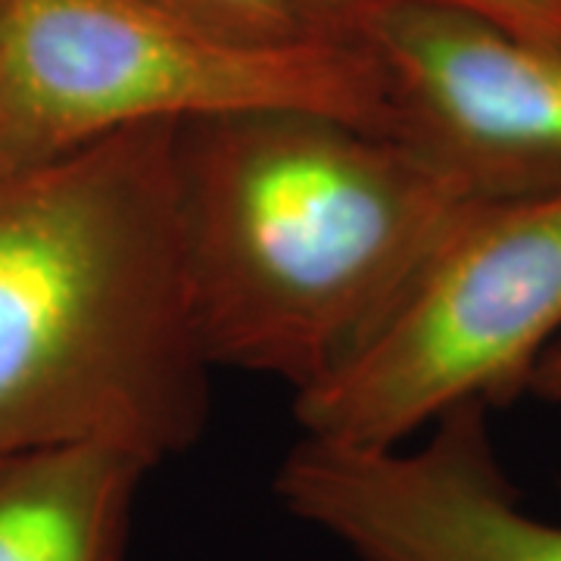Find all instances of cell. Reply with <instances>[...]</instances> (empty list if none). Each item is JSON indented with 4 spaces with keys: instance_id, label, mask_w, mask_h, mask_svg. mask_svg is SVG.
Returning <instances> with one entry per match:
<instances>
[{
    "instance_id": "obj_1",
    "label": "cell",
    "mask_w": 561,
    "mask_h": 561,
    "mask_svg": "<svg viewBox=\"0 0 561 561\" xmlns=\"http://www.w3.org/2000/svg\"><path fill=\"white\" fill-rule=\"evenodd\" d=\"M172 122L0 172V459L72 443L157 468L201 440L213 362Z\"/></svg>"
},
{
    "instance_id": "obj_5",
    "label": "cell",
    "mask_w": 561,
    "mask_h": 561,
    "mask_svg": "<svg viewBox=\"0 0 561 561\" xmlns=\"http://www.w3.org/2000/svg\"><path fill=\"white\" fill-rule=\"evenodd\" d=\"M381 94L383 131L474 203L561 191V41L449 0H390L334 32Z\"/></svg>"
},
{
    "instance_id": "obj_3",
    "label": "cell",
    "mask_w": 561,
    "mask_h": 561,
    "mask_svg": "<svg viewBox=\"0 0 561 561\" xmlns=\"http://www.w3.org/2000/svg\"><path fill=\"white\" fill-rule=\"evenodd\" d=\"M272 106L383 131L375 72L341 35L260 47L140 0H0V172L140 125Z\"/></svg>"
},
{
    "instance_id": "obj_6",
    "label": "cell",
    "mask_w": 561,
    "mask_h": 561,
    "mask_svg": "<svg viewBox=\"0 0 561 561\" xmlns=\"http://www.w3.org/2000/svg\"><path fill=\"white\" fill-rule=\"evenodd\" d=\"M275 493L353 561H561V524L522 505L483 402L453 409L415 446L302 437Z\"/></svg>"
},
{
    "instance_id": "obj_9",
    "label": "cell",
    "mask_w": 561,
    "mask_h": 561,
    "mask_svg": "<svg viewBox=\"0 0 561 561\" xmlns=\"http://www.w3.org/2000/svg\"><path fill=\"white\" fill-rule=\"evenodd\" d=\"M302 3L321 32L334 35L350 16L390 0H302ZM449 3H461L508 25H518L524 32L561 41V0H449Z\"/></svg>"
},
{
    "instance_id": "obj_10",
    "label": "cell",
    "mask_w": 561,
    "mask_h": 561,
    "mask_svg": "<svg viewBox=\"0 0 561 561\" xmlns=\"http://www.w3.org/2000/svg\"><path fill=\"white\" fill-rule=\"evenodd\" d=\"M527 390L546 402H561V337L542 353Z\"/></svg>"
},
{
    "instance_id": "obj_2",
    "label": "cell",
    "mask_w": 561,
    "mask_h": 561,
    "mask_svg": "<svg viewBox=\"0 0 561 561\" xmlns=\"http://www.w3.org/2000/svg\"><path fill=\"white\" fill-rule=\"evenodd\" d=\"M175 179L213 368L294 393L350 359L481 206L393 135L300 106L181 122Z\"/></svg>"
},
{
    "instance_id": "obj_8",
    "label": "cell",
    "mask_w": 561,
    "mask_h": 561,
    "mask_svg": "<svg viewBox=\"0 0 561 561\" xmlns=\"http://www.w3.org/2000/svg\"><path fill=\"white\" fill-rule=\"evenodd\" d=\"M165 16L197 25L209 35L260 44L290 47L306 41L334 38L321 32L302 0H140Z\"/></svg>"
},
{
    "instance_id": "obj_7",
    "label": "cell",
    "mask_w": 561,
    "mask_h": 561,
    "mask_svg": "<svg viewBox=\"0 0 561 561\" xmlns=\"http://www.w3.org/2000/svg\"><path fill=\"white\" fill-rule=\"evenodd\" d=\"M150 471L103 443L0 459V561H122Z\"/></svg>"
},
{
    "instance_id": "obj_4",
    "label": "cell",
    "mask_w": 561,
    "mask_h": 561,
    "mask_svg": "<svg viewBox=\"0 0 561 561\" xmlns=\"http://www.w3.org/2000/svg\"><path fill=\"white\" fill-rule=\"evenodd\" d=\"M559 337L561 191L481 203L375 334L294 393V419L306 440L400 446L459 405L518 397Z\"/></svg>"
}]
</instances>
